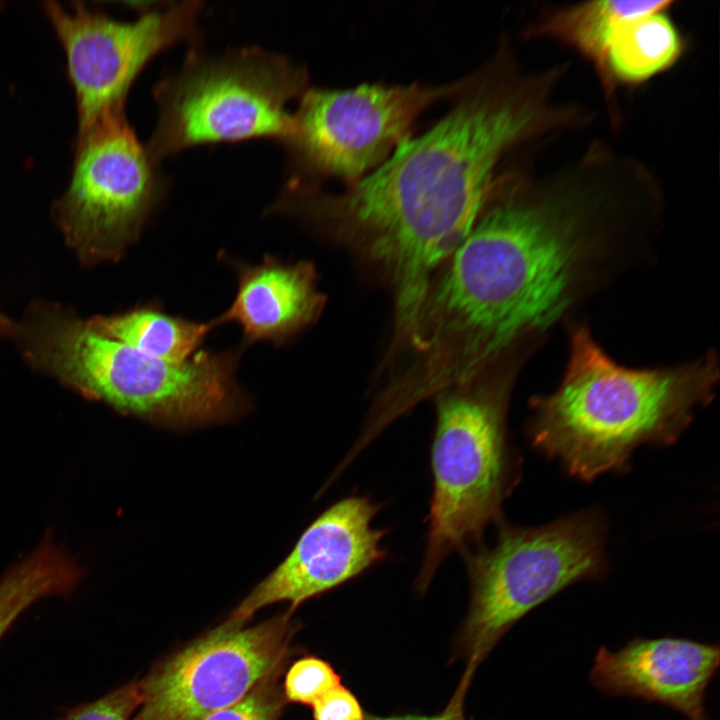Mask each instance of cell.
I'll list each match as a JSON object with an SVG mask.
<instances>
[{
    "mask_svg": "<svg viewBox=\"0 0 720 720\" xmlns=\"http://www.w3.org/2000/svg\"><path fill=\"white\" fill-rule=\"evenodd\" d=\"M536 108L488 67L469 75L449 112L408 138L342 193L304 188L282 210L356 248L389 277L396 334L415 328L435 271L471 232L493 197L495 167L527 135Z\"/></svg>",
    "mask_w": 720,
    "mask_h": 720,
    "instance_id": "6da1fadb",
    "label": "cell"
},
{
    "mask_svg": "<svg viewBox=\"0 0 720 720\" xmlns=\"http://www.w3.org/2000/svg\"><path fill=\"white\" fill-rule=\"evenodd\" d=\"M581 227L561 205L490 200L420 312L411 345L422 382L466 384L517 338L553 323L587 255Z\"/></svg>",
    "mask_w": 720,
    "mask_h": 720,
    "instance_id": "7a4b0ae2",
    "label": "cell"
},
{
    "mask_svg": "<svg viewBox=\"0 0 720 720\" xmlns=\"http://www.w3.org/2000/svg\"><path fill=\"white\" fill-rule=\"evenodd\" d=\"M712 360L669 369H630L577 330L560 386L534 400L529 434L536 448L583 480L623 469L643 444H669L710 399Z\"/></svg>",
    "mask_w": 720,
    "mask_h": 720,
    "instance_id": "3957f363",
    "label": "cell"
},
{
    "mask_svg": "<svg viewBox=\"0 0 720 720\" xmlns=\"http://www.w3.org/2000/svg\"><path fill=\"white\" fill-rule=\"evenodd\" d=\"M504 385L476 379L436 395L432 495L416 585L424 591L442 562L477 545L497 522L518 464L506 438Z\"/></svg>",
    "mask_w": 720,
    "mask_h": 720,
    "instance_id": "277c9868",
    "label": "cell"
},
{
    "mask_svg": "<svg viewBox=\"0 0 720 720\" xmlns=\"http://www.w3.org/2000/svg\"><path fill=\"white\" fill-rule=\"evenodd\" d=\"M306 84L303 67L259 48L191 54L155 88L159 117L147 153L155 163L198 144L258 137L285 141L293 126L286 106L302 96Z\"/></svg>",
    "mask_w": 720,
    "mask_h": 720,
    "instance_id": "5b68a950",
    "label": "cell"
},
{
    "mask_svg": "<svg viewBox=\"0 0 720 720\" xmlns=\"http://www.w3.org/2000/svg\"><path fill=\"white\" fill-rule=\"evenodd\" d=\"M605 525L600 514L580 512L538 528L499 522L492 546L462 553L471 586L460 647L466 674L522 617L569 585L605 571Z\"/></svg>",
    "mask_w": 720,
    "mask_h": 720,
    "instance_id": "8992f818",
    "label": "cell"
},
{
    "mask_svg": "<svg viewBox=\"0 0 720 720\" xmlns=\"http://www.w3.org/2000/svg\"><path fill=\"white\" fill-rule=\"evenodd\" d=\"M468 80L469 76L438 86L414 82L306 90L284 141L294 173L287 187H309L331 177L353 185L409 138L422 112L456 96Z\"/></svg>",
    "mask_w": 720,
    "mask_h": 720,
    "instance_id": "52a82bcc",
    "label": "cell"
},
{
    "mask_svg": "<svg viewBox=\"0 0 720 720\" xmlns=\"http://www.w3.org/2000/svg\"><path fill=\"white\" fill-rule=\"evenodd\" d=\"M234 352H199L176 363L105 335L87 339L72 362L79 392L119 412L174 427L231 419L245 400L235 381Z\"/></svg>",
    "mask_w": 720,
    "mask_h": 720,
    "instance_id": "ba28073f",
    "label": "cell"
},
{
    "mask_svg": "<svg viewBox=\"0 0 720 720\" xmlns=\"http://www.w3.org/2000/svg\"><path fill=\"white\" fill-rule=\"evenodd\" d=\"M153 164L123 108L77 133L71 180L53 215L82 261L118 259L136 240L158 194Z\"/></svg>",
    "mask_w": 720,
    "mask_h": 720,
    "instance_id": "9c48e42d",
    "label": "cell"
},
{
    "mask_svg": "<svg viewBox=\"0 0 720 720\" xmlns=\"http://www.w3.org/2000/svg\"><path fill=\"white\" fill-rule=\"evenodd\" d=\"M291 611L260 624L226 622L139 681L132 720H204L279 674L295 627Z\"/></svg>",
    "mask_w": 720,
    "mask_h": 720,
    "instance_id": "30bf717a",
    "label": "cell"
},
{
    "mask_svg": "<svg viewBox=\"0 0 720 720\" xmlns=\"http://www.w3.org/2000/svg\"><path fill=\"white\" fill-rule=\"evenodd\" d=\"M43 10L65 53L80 133L123 108L131 84L147 62L194 31L200 3L181 2L129 22L82 2L68 9L49 1Z\"/></svg>",
    "mask_w": 720,
    "mask_h": 720,
    "instance_id": "8fae6325",
    "label": "cell"
},
{
    "mask_svg": "<svg viewBox=\"0 0 720 720\" xmlns=\"http://www.w3.org/2000/svg\"><path fill=\"white\" fill-rule=\"evenodd\" d=\"M382 505L351 495L332 504L302 533L289 555L237 606L230 620L246 622L259 609L289 602L293 612L308 599L358 577L388 552L387 530L372 520Z\"/></svg>",
    "mask_w": 720,
    "mask_h": 720,
    "instance_id": "7c38bea8",
    "label": "cell"
},
{
    "mask_svg": "<svg viewBox=\"0 0 720 720\" xmlns=\"http://www.w3.org/2000/svg\"><path fill=\"white\" fill-rule=\"evenodd\" d=\"M717 644L662 637L631 639L623 647H600L589 680L610 697L655 702L687 720H709L706 692L719 667Z\"/></svg>",
    "mask_w": 720,
    "mask_h": 720,
    "instance_id": "4fadbf2b",
    "label": "cell"
},
{
    "mask_svg": "<svg viewBox=\"0 0 720 720\" xmlns=\"http://www.w3.org/2000/svg\"><path fill=\"white\" fill-rule=\"evenodd\" d=\"M237 274L235 298L214 322L237 323L246 344H283L321 311L323 296L316 290L311 263L287 264L266 255L259 264H239Z\"/></svg>",
    "mask_w": 720,
    "mask_h": 720,
    "instance_id": "5bb4252c",
    "label": "cell"
},
{
    "mask_svg": "<svg viewBox=\"0 0 720 720\" xmlns=\"http://www.w3.org/2000/svg\"><path fill=\"white\" fill-rule=\"evenodd\" d=\"M84 571L50 534L0 578V639L33 604L51 596H68Z\"/></svg>",
    "mask_w": 720,
    "mask_h": 720,
    "instance_id": "9a60e30c",
    "label": "cell"
},
{
    "mask_svg": "<svg viewBox=\"0 0 720 720\" xmlns=\"http://www.w3.org/2000/svg\"><path fill=\"white\" fill-rule=\"evenodd\" d=\"M682 51L681 35L664 10L628 20L615 30L606 49L607 86L612 79L644 82L670 68Z\"/></svg>",
    "mask_w": 720,
    "mask_h": 720,
    "instance_id": "2e32d148",
    "label": "cell"
},
{
    "mask_svg": "<svg viewBox=\"0 0 720 720\" xmlns=\"http://www.w3.org/2000/svg\"><path fill=\"white\" fill-rule=\"evenodd\" d=\"M99 333L170 362H184L216 326L166 314L154 306L88 320Z\"/></svg>",
    "mask_w": 720,
    "mask_h": 720,
    "instance_id": "e0dca14e",
    "label": "cell"
},
{
    "mask_svg": "<svg viewBox=\"0 0 720 720\" xmlns=\"http://www.w3.org/2000/svg\"><path fill=\"white\" fill-rule=\"evenodd\" d=\"M670 1L601 0L560 10L539 31L571 46L590 60L606 82L604 59L615 30L624 22L665 10Z\"/></svg>",
    "mask_w": 720,
    "mask_h": 720,
    "instance_id": "ac0fdd59",
    "label": "cell"
},
{
    "mask_svg": "<svg viewBox=\"0 0 720 720\" xmlns=\"http://www.w3.org/2000/svg\"><path fill=\"white\" fill-rule=\"evenodd\" d=\"M341 685V678L327 661L305 656L295 661L284 679V698L312 706L327 692Z\"/></svg>",
    "mask_w": 720,
    "mask_h": 720,
    "instance_id": "d6986e66",
    "label": "cell"
},
{
    "mask_svg": "<svg viewBox=\"0 0 720 720\" xmlns=\"http://www.w3.org/2000/svg\"><path fill=\"white\" fill-rule=\"evenodd\" d=\"M139 705V681H132L97 700L65 709L58 720H132Z\"/></svg>",
    "mask_w": 720,
    "mask_h": 720,
    "instance_id": "ffe728a7",
    "label": "cell"
},
{
    "mask_svg": "<svg viewBox=\"0 0 720 720\" xmlns=\"http://www.w3.org/2000/svg\"><path fill=\"white\" fill-rule=\"evenodd\" d=\"M278 675L264 680L244 698L204 720H278L285 699L277 683Z\"/></svg>",
    "mask_w": 720,
    "mask_h": 720,
    "instance_id": "44dd1931",
    "label": "cell"
},
{
    "mask_svg": "<svg viewBox=\"0 0 720 720\" xmlns=\"http://www.w3.org/2000/svg\"><path fill=\"white\" fill-rule=\"evenodd\" d=\"M312 707L314 720H366L367 718L356 696L342 685L327 692Z\"/></svg>",
    "mask_w": 720,
    "mask_h": 720,
    "instance_id": "7402d4cb",
    "label": "cell"
},
{
    "mask_svg": "<svg viewBox=\"0 0 720 720\" xmlns=\"http://www.w3.org/2000/svg\"><path fill=\"white\" fill-rule=\"evenodd\" d=\"M469 684L470 682L462 679L449 704L442 712L436 715L367 716L366 720H465L463 703Z\"/></svg>",
    "mask_w": 720,
    "mask_h": 720,
    "instance_id": "603a6c76",
    "label": "cell"
},
{
    "mask_svg": "<svg viewBox=\"0 0 720 720\" xmlns=\"http://www.w3.org/2000/svg\"><path fill=\"white\" fill-rule=\"evenodd\" d=\"M13 330L14 327L11 322L2 313H0V336L10 334Z\"/></svg>",
    "mask_w": 720,
    "mask_h": 720,
    "instance_id": "cb8c5ba5",
    "label": "cell"
}]
</instances>
